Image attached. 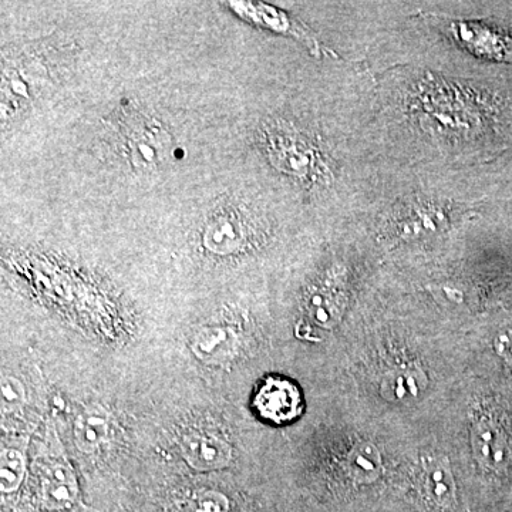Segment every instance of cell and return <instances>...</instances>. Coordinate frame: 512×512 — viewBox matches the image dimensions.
Wrapping results in <instances>:
<instances>
[{"label":"cell","mask_w":512,"mask_h":512,"mask_svg":"<svg viewBox=\"0 0 512 512\" xmlns=\"http://www.w3.org/2000/svg\"><path fill=\"white\" fill-rule=\"evenodd\" d=\"M43 503L49 510H63L76 501L79 494L76 473L69 461H53L43 473L42 481Z\"/></svg>","instance_id":"cell-8"},{"label":"cell","mask_w":512,"mask_h":512,"mask_svg":"<svg viewBox=\"0 0 512 512\" xmlns=\"http://www.w3.org/2000/svg\"><path fill=\"white\" fill-rule=\"evenodd\" d=\"M394 234L404 241H416L437 234L450 224V214L446 208L433 202L412 205L406 212L397 217Z\"/></svg>","instance_id":"cell-7"},{"label":"cell","mask_w":512,"mask_h":512,"mask_svg":"<svg viewBox=\"0 0 512 512\" xmlns=\"http://www.w3.org/2000/svg\"><path fill=\"white\" fill-rule=\"evenodd\" d=\"M185 463L200 473L224 470L231 466L234 450L229 443L214 433L192 431L180 444Z\"/></svg>","instance_id":"cell-5"},{"label":"cell","mask_w":512,"mask_h":512,"mask_svg":"<svg viewBox=\"0 0 512 512\" xmlns=\"http://www.w3.org/2000/svg\"><path fill=\"white\" fill-rule=\"evenodd\" d=\"M414 111L446 133H473L483 126L484 110L471 93L443 82H423L413 99Z\"/></svg>","instance_id":"cell-1"},{"label":"cell","mask_w":512,"mask_h":512,"mask_svg":"<svg viewBox=\"0 0 512 512\" xmlns=\"http://www.w3.org/2000/svg\"><path fill=\"white\" fill-rule=\"evenodd\" d=\"M454 42L481 59L512 62V37L480 22L451 20L446 26Z\"/></svg>","instance_id":"cell-4"},{"label":"cell","mask_w":512,"mask_h":512,"mask_svg":"<svg viewBox=\"0 0 512 512\" xmlns=\"http://www.w3.org/2000/svg\"><path fill=\"white\" fill-rule=\"evenodd\" d=\"M185 512H229V500L220 491H200L192 495L185 505Z\"/></svg>","instance_id":"cell-16"},{"label":"cell","mask_w":512,"mask_h":512,"mask_svg":"<svg viewBox=\"0 0 512 512\" xmlns=\"http://www.w3.org/2000/svg\"><path fill=\"white\" fill-rule=\"evenodd\" d=\"M412 498L420 512H458L457 484L446 456L421 457Z\"/></svg>","instance_id":"cell-2"},{"label":"cell","mask_w":512,"mask_h":512,"mask_svg":"<svg viewBox=\"0 0 512 512\" xmlns=\"http://www.w3.org/2000/svg\"><path fill=\"white\" fill-rule=\"evenodd\" d=\"M474 458L485 471L500 473L507 467L508 444L500 424L490 417H478L471 423Z\"/></svg>","instance_id":"cell-6"},{"label":"cell","mask_w":512,"mask_h":512,"mask_svg":"<svg viewBox=\"0 0 512 512\" xmlns=\"http://www.w3.org/2000/svg\"><path fill=\"white\" fill-rule=\"evenodd\" d=\"M0 403H2L3 414L18 412L25 406L26 389L19 379L13 376H2Z\"/></svg>","instance_id":"cell-15"},{"label":"cell","mask_w":512,"mask_h":512,"mask_svg":"<svg viewBox=\"0 0 512 512\" xmlns=\"http://www.w3.org/2000/svg\"><path fill=\"white\" fill-rule=\"evenodd\" d=\"M309 311L313 320L322 328H333L342 316V298L333 288L319 289L309 299Z\"/></svg>","instance_id":"cell-13"},{"label":"cell","mask_w":512,"mask_h":512,"mask_svg":"<svg viewBox=\"0 0 512 512\" xmlns=\"http://www.w3.org/2000/svg\"><path fill=\"white\" fill-rule=\"evenodd\" d=\"M237 338L231 329L208 328L201 330L192 340L194 356L207 365H222L235 355Z\"/></svg>","instance_id":"cell-10"},{"label":"cell","mask_w":512,"mask_h":512,"mask_svg":"<svg viewBox=\"0 0 512 512\" xmlns=\"http://www.w3.org/2000/svg\"><path fill=\"white\" fill-rule=\"evenodd\" d=\"M494 349L501 359L512 363V326H505L498 332L494 339Z\"/></svg>","instance_id":"cell-17"},{"label":"cell","mask_w":512,"mask_h":512,"mask_svg":"<svg viewBox=\"0 0 512 512\" xmlns=\"http://www.w3.org/2000/svg\"><path fill=\"white\" fill-rule=\"evenodd\" d=\"M26 458L18 448H3L0 454V490L15 493L25 480Z\"/></svg>","instance_id":"cell-14"},{"label":"cell","mask_w":512,"mask_h":512,"mask_svg":"<svg viewBox=\"0 0 512 512\" xmlns=\"http://www.w3.org/2000/svg\"><path fill=\"white\" fill-rule=\"evenodd\" d=\"M348 476L357 484H372L383 473V458L376 444L370 441L357 443L349 451L346 463Z\"/></svg>","instance_id":"cell-12"},{"label":"cell","mask_w":512,"mask_h":512,"mask_svg":"<svg viewBox=\"0 0 512 512\" xmlns=\"http://www.w3.org/2000/svg\"><path fill=\"white\" fill-rule=\"evenodd\" d=\"M427 376L419 366H402L387 373L382 380V396L393 403H409L426 389Z\"/></svg>","instance_id":"cell-11"},{"label":"cell","mask_w":512,"mask_h":512,"mask_svg":"<svg viewBox=\"0 0 512 512\" xmlns=\"http://www.w3.org/2000/svg\"><path fill=\"white\" fill-rule=\"evenodd\" d=\"M252 403L261 419L276 426L292 423L303 412L301 390L284 377H268L259 387Z\"/></svg>","instance_id":"cell-3"},{"label":"cell","mask_w":512,"mask_h":512,"mask_svg":"<svg viewBox=\"0 0 512 512\" xmlns=\"http://www.w3.org/2000/svg\"><path fill=\"white\" fill-rule=\"evenodd\" d=\"M110 416L100 404L87 406L74 421L73 436L76 446L84 454H93L107 441Z\"/></svg>","instance_id":"cell-9"}]
</instances>
